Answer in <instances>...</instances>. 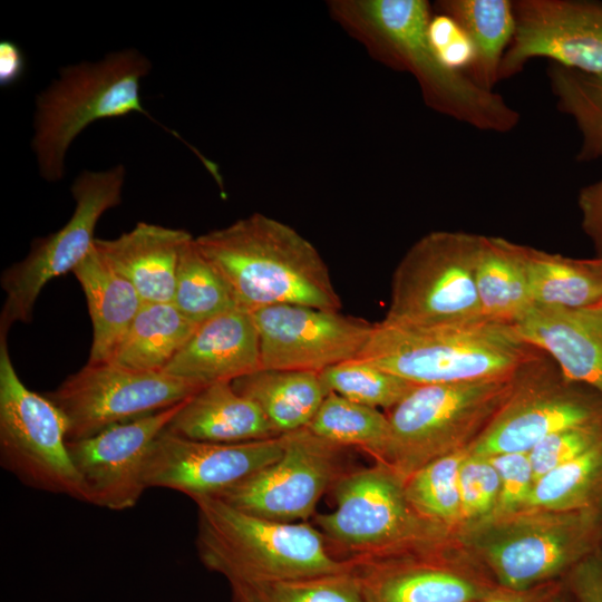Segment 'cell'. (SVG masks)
<instances>
[{
	"instance_id": "obj_11",
	"label": "cell",
	"mask_w": 602,
	"mask_h": 602,
	"mask_svg": "<svg viewBox=\"0 0 602 602\" xmlns=\"http://www.w3.org/2000/svg\"><path fill=\"white\" fill-rule=\"evenodd\" d=\"M346 561L363 602H476L499 588L456 532Z\"/></svg>"
},
{
	"instance_id": "obj_13",
	"label": "cell",
	"mask_w": 602,
	"mask_h": 602,
	"mask_svg": "<svg viewBox=\"0 0 602 602\" xmlns=\"http://www.w3.org/2000/svg\"><path fill=\"white\" fill-rule=\"evenodd\" d=\"M202 387L164 371H139L114 362L87 363L47 392L67 421V439L94 436L177 405Z\"/></svg>"
},
{
	"instance_id": "obj_19",
	"label": "cell",
	"mask_w": 602,
	"mask_h": 602,
	"mask_svg": "<svg viewBox=\"0 0 602 602\" xmlns=\"http://www.w3.org/2000/svg\"><path fill=\"white\" fill-rule=\"evenodd\" d=\"M184 401L94 436L68 440V450L89 504L111 511L128 509L137 504L147 489L145 469L152 445Z\"/></svg>"
},
{
	"instance_id": "obj_32",
	"label": "cell",
	"mask_w": 602,
	"mask_h": 602,
	"mask_svg": "<svg viewBox=\"0 0 602 602\" xmlns=\"http://www.w3.org/2000/svg\"><path fill=\"white\" fill-rule=\"evenodd\" d=\"M547 78L557 109L573 119L581 134L576 159L602 158V74L550 64Z\"/></svg>"
},
{
	"instance_id": "obj_15",
	"label": "cell",
	"mask_w": 602,
	"mask_h": 602,
	"mask_svg": "<svg viewBox=\"0 0 602 602\" xmlns=\"http://www.w3.org/2000/svg\"><path fill=\"white\" fill-rule=\"evenodd\" d=\"M281 456L216 498L245 513L284 523L311 516L339 473L343 449L308 428L284 434Z\"/></svg>"
},
{
	"instance_id": "obj_42",
	"label": "cell",
	"mask_w": 602,
	"mask_h": 602,
	"mask_svg": "<svg viewBox=\"0 0 602 602\" xmlns=\"http://www.w3.org/2000/svg\"><path fill=\"white\" fill-rule=\"evenodd\" d=\"M563 586V580H556L522 590L499 586L497 590L476 602H546Z\"/></svg>"
},
{
	"instance_id": "obj_27",
	"label": "cell",
	"mask_w": 602,
	"mask_h": 602,
	"mask_svg": "<svg viewBox=\"0 0 602 602\" xmlns=\"http://www.w3.org/2000/svg\"><path fill=\"white\" fill-rule=\"evenodd\" d=\"M475 284L485 319L513 323L533 305L520 244L504 237L482 235Z\"/></svg>"
},
{
	"instance_id": "obj_33",
	"label": "cell",
	"mask_w": 602,
	"mask_h": 602,
	"mask_svg": "<svg viewBox=\"0 0 602 602\" xmlns=\"http://www.w3.org/2000/svg\"><path fill=\"white\" fill-rule=\"evenodd\" d=\"M172 303L196 326L239 309L225 279L200 250L195 237L181 253Z\"/></svg>"
},
{
	"instance_id": "obj_38",
	"label": "cell",
	"mask_w": 602,
	"mask_h": 602,
	"mask_svg": "<svg viewBox=\"0 0 602 602\" xmlns=\"http://www.w3.org/2000/svg\"><path fill=\"white\" fill-rule=\"evenodd\" d=\"M601 439L602 417L548 435L527 453L535 480L553 468L579 457Z\"/></svg>"
},
{
	"instance_id": "obj_43",
	"label": "cell",
	"mask_w": 602,
	"mask_h": 602,
	"mask_svg": "<svg viewBox=\"0 0 602 602\" xmlns=\"http://www.w3.org/2000/svg\"><path fill=\"white\" fill-rule=\"evenodd\" d=\"M26 59L21 48L12 40L0 42V86L8 87L23 76Z\"/></svg>"
},
{
	"instance_id": "obj_10",
	"label": "cell",
	"mask_w": 602,
	"mask_h": 602,
	"mask_svg": "<svg viewBox=\"0 0 602 602\" xmlns=\"http://www.w3.org/2000/svg\"><path fill=\"white\" fill-rule=\"evenodd\" d=\"M67 421L46 396L31 391L11 361L0 336V464L38 491L88 503V494L68 450Z\"/></svg>"
},
{
	"instance_id": "obj_6",
	"label": "cell",
	"mask_w": 602,
	"mask_h": 602,
	"mask_svg": "<svg viewBox=\"0 0 602 602\" xmlns=\"http://www.w3.org/2000/svg\"><path fill=\"white\" fill-rule=\"evenodd\" d=\"M455 532L499 586L530 589L562 580L602 546V507L570 512L523 508Z\"/></svg>"
},
{
	"instance_id": "obj_28",
	"label": "cell",
	"mask_w": 602,
	"mask_h": 602,
	"mask_svg": "<svg viewBox=\"0 0 602 602\" xmlns=\"http://www.w3.org/2000/svg\"><path fill=\"white\" fill-rule=\"evenodd\" d=\"M533 304L583 308L602 303V270L595 260H574L520 244Z\"/></svg>"
},
{
	"instance_id": "obj_25",
	"label": "cell",
	"mask_w": 602,
	"mask_h": 602,
	"mask_svg": "<svg viewBox=\"0 0 602 602\" xmlns=\"http://www.w3.org/2000/svg\"><path fill=\"white\" fill-rule=\"evenodd\" d=\"M435 7L438 14L455 23L470 46L467 75L480 87L494 90L515 31L514 1L440 0Z\"/></svg>"
},
{
	"instance_id": "obj_37",
	"label": "cell",
	"mask_w": 602,
	"mask_h": 602,
	"mask_svg": "<svg viewBox=\"0 0 602 602\" xmlns=\"http://www.w3.org/2000/svg\"><path fill=\"white\" fill-rule=\"evenodd\" d=\"M458 480L460 495L459 527L489 517L496 508L501 486L497 470L489 458L470 454L467 450L459 467Z\"/></svg>"
},
{
	"instance_id": "obj_7",
	"label": "cell",
	"mask_w": 602,
	"mask_h": 602,
	"mask_svg": "<svg viewBox=\"0 0 602 602\" xmlns=\"http://www.w3.org/2000/svg\"><path fill=\"white\" fill-rule=\"evenodd\" d=\"M516 373L416 386L387 415L389 444L382 464L405 482L424 465L468 448L511 395Z\"/></svg>"
},
{
	"instance_id": "obj_30",
	"label": "cell",
	"mask_w": 602,
	"mask_h": 602,
	"mask_svg": "<svg viewBox=\"0 0 602 602\" xmlns=\"http://www.w3.org/2000/svg\"><path fill=\"white\" fill-rule=\"evenodd\" d=\"M602 507V439L538 477L524 508L570 512Z\"/></svg>"
},
{
	"instance_id": "obj_3",
	"label": "cell",
	"mask_w": 602,
	"mask_h": 602,
	"mask_svg": "<svg viewBox=\"0 0 602 602\" xmlns=\"http://www.w3.org/2000/svg\"><path fill=\"white\" fill-rule=\"evenodd\" d=\"M537 351L507 322L483 318L408 326L382 320L357 358L419 386L513 377Z\"/></svg>"
},
{
	"instance_id": "obj_14",
	"label": "cell",
	"mask_w": 602,
	"mask_h": 602,
	"mask_svg": "<svg viewBox=\"0 0 602 602\" xmlns=\"http://www.w3.org/2000/svg\"><path fill=\"white\" fill-rule=\"evenodd\" d=\"M572 383L538 355L517 371L511 395L467 450L528 453L557 430L601 418L602 404Z\"/></svg>"
},
{
	"instance_id": "obj_34",
	"label": "cell",
	"mask_w": 602,
	"mask_h": 602,
	"mask_svg": "<svg viewBox=\"0 0 602 602\" xmlns=\"http://www.w3.org/2000/svg\"><path fill=\"white\" fill-rule=\"evenodd\" d=\"M467 448L439 457L405 483L411 507L424 518L456 531L460 525L459 467Z\"/></svg>"
},
{
	"instance_id": "obj_39",
	"label": "cell",
	"mask_w": 602,
	"mask_h": 602,
	"mask_svg": "<svg viewBox=\"0 0 602 602\" xmlns=\"http://www.w3.org/2000/svg\"><path fill=\"white\" fill-rule=\"evenodd\" d=\"M488 458L496 468L501 483L497 505L489 517L523 509L535 483L528 454L507 453Z\"/></svg>"
},
{
	"instance_id": "obj_2",
	"label": "cell",
	"mask_w": 602,
	"mask_h": 602,
	"mask_svg": "<svg viewBox=\"0 0 602 602\" xmlns=\"http://www.w3.org/2000/svg\"><path fill=\"white\" fill-rule=\"evenodd\" d=\"M247 312L276 304L339 311L340 298L315 246L292 226L253 213L195 237Z\"/></svg>"
},
{
	"instance_id": "obj_4",
	"label": "cell",
	"mask_w": 602,
	"mask_h": 602,
	"mask_svg": "<svg viewBox=\"0 0 602 602\" xmlns=\"http://www.w3.org/2000/svg\"><path fill=\"white\" fill-rule=\"evenodd\" d=\"M194 502L198 557L230 584L350 571L349 562L334 557L321 532L309 524L259 517L216 497Z\"/></svg>"
},
{
	"instance_id": "obj_45",
	"label": "cell",
	"mask_w": 602,
	"mask_h": 602,
	"mask_svg": "<svg viewBox=\"0 0 602 602\" xmlns=\"http://www.w3.org/2000/svg\"><path fill=\"white\" fill-rule=\"evenodd\" d=\"M599 268L602 270V256L595 260Z\"/></svg>"
},
{
	"instance_id": "obj_23",
	"label": "cell",
	"mask_w": 602,
	"mask_h": 602,
	"mask_svg": "<svg viewBox=\"0 0 602 602\" xmlns=\"http://www.w3.org/2000/svg\"><path fill=\"white\" fill-rule=\"evenodd\" d=\"M173 435L205 443L237 444L281 436L259 406L230 381L202 387L166 427Z\"/></svg>"
},
{
	"instance_id": "obj_1",
	"label": "cell",
	"mask_w": 602,
	"mask_h": 602,
	"mask_svg": "<svg viewBox=\"0 0 602 602\" xmlns=\"http://www.w3.org/2000/svg\"><path fill=\"white\" fill-rule=\"evenodd\" d=\"M331 17L388 68L414 76L427 106L478 130L505 134L520 113L503 96L447 64L429 39L431 4L425 0H337Z\"/></svg>"
},
{
	"instance_id": "obj_17",
	"label": "cell",
	"mask_w": 602,
	"mask_h": 602,
	"mask_svg": "<svg viewBox=\"0 0 602 602\" xmlns=\"http://www.w3.org/2000/svg\"><path fill=\"white\" fill-rule=\"evenodd\" d=\"M251 314L264 369L321 372L357 358L373 329L339 311L298 304L269 305Z\"/></svg>"
},
{
	"instance_id": "obj_41",
	"label": "cell",
	"mask_w": 602,
	"mask_h": 602,
	"mask_svg": "<svg viewBox=\"0 0 602 602\" xmlns=\"http://www.w3.org/2000/svg\"><path fill=\"white\" fill-rule=\"evenodd\" d=\"M577 202L582 212L583 230L602 251V177L583 187Z\"/></svg>"
},
{
	"instance_id": "obj_12",
	"label": "cell",
	"mask_w": 602,
	"mask_h": 602,
	"mask_svg": "<svg viewBox=\"0 0 602 602\" xmlns=\"http://www.w3.org/2000/svg\"><path fill=\"white\" fill-rule=\"evenodd\" d=\"M125 166L82 171L71 184L75 208L68 222L55 233L35 239L27 256L6 269L1 287L6 293L0 314V336L13 323L28 322L38 295L52 279L74 269L96 240L99 219L122 203Z\"/></svg>"
},
{
	"instance_id": "obj_26",
	"label": "cell",
	"mask_w": 602,
	"mask_h": 602,
	"mask_svg": "<svg viewBox=\"0 0 602 602\" xmlns=\"http://www.w3.org/2000/svg\"><path fill=\"white\" fill-rule=\"evenodd\" d=\"M254 401L279 435L307 428L329 394L320 373L260 368L232 381Z\"/></svg>"
},
{
	"instance_id": "obj_5",
	"label": "cell",
	"mask_w": 602,
	"mask_h": 602,
	"mask_svg": "<svg viewBox=\"0 0 602 602\" xmlns=\"http://www.w3.org/2000/svg\"><path fill=\"white\" fill-rule=\"evenodd\" d=\"M151 69L149 59L134 48L60 68L59 76L36 97L31 149L40 177L59 182L70 145L97 120L136 113L166 129L142 104L140 84Z\"/></svg>"
},
{
	"instance_id": "obj_16",
	"label": "cell",
	"mask_w": 602,
	"mask_h": 602,
	"mask_svg": "<svg viewBox=\"0 0 602 602\" xmlns=\"http://www.w3.org/2000/svg\"><path fill=\"white\" fill-rule=\"evenodd\" d=\"M514 10L515 31L499 67V81L538 58L602 74V1L516 0Z\"/></svg>"
},
{
	"instance_id": "obj_29",
	"label": "cell",
	"mask_w": 602,
	"mask_h": 602,
	"mask_svg": "<svg viewBox=\"0 0 602 602\" xmlns=\"http://www.w3.org/2000/svg\"><path fill=\"white\" fill-rule=\"evenodd\" d=\"M196 327L172 302H144L110 362L163 371Z\"/></svg>"
},
{
	"instance_id": "obj_31",
	"label": "cell",
	"mask_w": 602,
	"mask_h": 602,
	"mask_svg": "<svg viewBox=\"0 0 602 602\" xmlns=\"http://www.w3.org/2000/svg\"><path fill=\"white\" fill-rule=\"evenodd\" d=\"M339 447H358L382 463L389 444V419L379 409L337 394L327 395L307 427Z\"/></svg>"
},
{
	"instance_id": "obj_35",
	"label": "cell",
	"mask_w": 602,
	"mask_h": 602,
	"mask_svg": "<svg viewBox=\"0 0 602 602\" xmlns=\"http://www.w3.org/2000/svg\"><path fill=\"white\" fill-rule=\"evenodd\" d=\"M231 585V602H363L350 571Z\"/></svg>"
},
{
	"instance_id": "obj_24",
	"label": "cell",
	"mask_w": 602,
	"mask_h": 602,
	"mask_svg": "<svg viewBox=\"0 0 602 602\" xmlns=\"http://www.w3.org/2000/svg\"><path fill=\"white\" fill-rule=\"evenodd\" d=\"M72 273L82 288L93 324V342L87 363L108 362L144 301L134 285L111 268L95 244Z\"/></svg>"
},
{
	"instance_id": "obj_22",
	"label": "cell",
	"mask_w": 602,
	"mask_h": 602,
	"mask_svg": "<svg viewBox=\"0 0 602 602\" xmlns=\"http://www.w3.org/2000/svg\"><path fill=\"white\" fill-rule=\"evenodd\" d=\"M192 237L182 229L139 222L116 239H96L94 244L144 302H172L181 253Z\"/></svg>"
},
{
	"instance_id": "obj_9",
	"label": "cell",
	"mask_w": 602,
	"mask_h": 602,
	"mask_svg": "<svg viewBox=\"0 0 602 602\" xmlns=\"http://www.w3.org/2000/svg\"><path fill=\"white\" fill-rule=\"evenodd\" d=\"M336 508L319 514L321 534L344 551V560L362 559L455 531L420 516L409 504L404 479L382 463L341 474L332 486ZM324 538V540H326Z\"/></svg>"
},
{
	"instance_id": "obj_21",
	"label": "cell",
	"mask_w": 602,
	"mask_h": 602,
	"mask_svg": "<svg viewBox=\"0 0 602 602\" xmlns=\"http://www.w3.org/2000/svg\"><path fill=\"white\" fill-rule=\"evenodd\" d=\"M261 368L260 340L252 314L234 309L198 324L164 372L205 387Z\"/></svg>"
},
{
	"instance_id": "obj_44",
	"label": "cell",
	"mask_w": 602,
	"mask_h": 602,
	"mask_svg": "<svg viewBox=\"0 0 602 602\" xmlns=\"http://www.w3.org/2000/svg\"><path fill=\"white\" fill-rule=\"evenodd\" d=\"M570 595L571 593L567 591L564 584V586L546 602H569Z\"/></svg>"
},
{
	"instance_id": "obj_8",
	"label": "cell",
	"mask_w": 602,
	"mask_h": 602,
	"mask_svg": "<svg viewBox=\"0 0 602 602\" xmlns=\"http://www.w3.org/2000/svg\"><path fill=\"white\" fill-rule=\"evenodd\" d=\"M480 239L434 231L416 241L394 271L383 321L427 326L483 319L475 284Z\"/></svg>"
},
{
	"instance_id": "obj_18",
	"label": "cell",
	"mask_w": 602,
	"mask_h": 602,
	"mask_svg": "<svg viewBox=\"0 0 602 602\" xmlns=\"http://www.w3.org/2000/svg\"><path fill=\"white\" fill-rule=\"evenodd\" d=\"M283 450V436L237 444L186 439L163 430L148 454L147 488L177 491L193 501L216 497L275 462Z\"/></svg>"
},
{
	"instance_id": "obj_20",
	"label": "cell",
	"mask_w": 602,
	"mask_h": 602,
	"mask_svg": "<svg viewBox=\"0 0 602 602\" xmlns=\"http://www.w3.org/2000/svg\"><path fill=\"white\" fill-rule=\"evenodd\" d=\"M512 324L527 344L556 361L566 381L585 383L602 395V303L533 304Z\"/></svg>"
},
{
	"instance_id": "obj_40",
	"label": "cell",
	"mask_w": 602,
	"mask_h": 602,
	"mask_svg": "<svg viewBox=\"0 0 602 602\" xmlns=\"http://www.w3.org/2000/svg\"><path fill=\"white\" fill-rule=\"evenodd\" d=\"M576 602H602V546L562 579Z\"/></svg>"
},
{
	"instance_id": "obj_36",
	"label": "cell",
	"mask_w": 602,
	"mask_h": 602,
	"mask_svg": "<svg viewBox=\"0 0 602 602\" xmlns=\"http://www.w3.org/2000/svg\"><path fill=\"white\" fill-rule=\"evenodd\" d=\"M319 373L329 394L377 409L390 410L417 386L359 358Z\"/></svg>"
}]
</instances>
